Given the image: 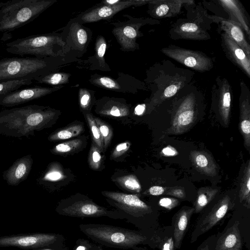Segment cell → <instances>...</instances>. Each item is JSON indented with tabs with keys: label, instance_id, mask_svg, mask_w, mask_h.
<instances>
[{
	"label": "cell",
	"instance_id": "cell-1",
	"mask_svg": "<svg viewBox=\"0 0 250 250\" xmlns=\"http://www.w3.org/2000/svg\"><path fill=\"white\" fill-rule=\"evenodd\" d=\"M60 112L49 106L37 104L0 111V134L21 138L34 136L35 131L51 127Z\"/></svg>",
	"mask_w": 250,
	"mask_h": 250
},
{
	"label": "cell",
	"instance_id": "cell-2",
	"mask_svg": "<svg viewBox=\"0 0 250 250\" xmlns=\"http://www.w3.org/2000/svg\"><path fill=\"white\" fill-rule=\"evenodd\" d=\"M148 83L152 91L150 104H157L174 96L192 82L194 72L178 67L169 60L155 63L149 70Z\"/></svg>",
	"mask_w": 250,
	"mask_h": 250
},
{
	"label": "cell",
	"instance_id": "cell-3",
	"mask_svg": "<svg viewBox=\"0 0 250 250\" xmlns=\"http://www.w3.org/2000/svg\"><path fill=\"white\" fill-rule=\"evenodd\" d=\"M56 0H11L0 2V32L13 31L31 22Z\"/></svg>",
	"mask_w": 250,
	"mask_h": 250
},
{
	"label": "cell",
	"instance_id": "cell-4",
	"mask_svg": "<svg viewBox=\"0 0 250 250\" xmlns=\"http://www.w3.org/2000/svg\"><path fill=\"white\" fill-rule=\"evenodd\" d=\"M6 46V51L10 54L43 58L61 55L66 44L60 36L51 33L17 39Z\"/></svg>",
	"mask_w": 250,
	"mask_h": 250
},
{
	"label": "cell",
	"instance_id": "cell-5",
	"mask_svg": "<svg viewBox=\"0 0 250 250\" xmlns=\"http://www.w3.org/2000/svg\"><path fill=\"white\" fill-rule=\"evenodd\" d=\"M52 57H35L4 58L0 60V83L32 80L50 73Z\"/></svg>",
	"mask_w": 250,
	"mask_h": 250
},
{
	"label": "cell",
	"instance_id": "cell-6",
	"mask_svg": "<svg viewBox=\"0 0 250 250\" xmlns=\"http://www.w3.org/2000/svg\"><path fill=\"white\" fill-rule=\"evenodd\" d=\"M194 3L193 0L184 7L188 11L187 18L179 19L171 24L168 32L171 39L206 41L211 38L208 30L212 22L206 17V10L199 4L193 8Z\"/></svg>",
	"mask_w": 250,
	"mask_h": 250
},
{
	"label": "cell",
	"instance_id": "cell-7",
	"mask_svg": "<svg viewBox=\"0 0 250 250\" xmlns=\"http://www.w3.org/2000/svg\"><path fill=\"white\" fill-rule=\"evenodd\" d=\"M81 230L93 240L106 247L133 248L143 243L146 237L127 229L102 224H82Z\"/></svg>",
	"mask_w": 250,
	"mask_h": 250
},
{
	"label": "cell",
	"instance_id": "cell-8",
	"mask_svg": "<svg viewBox=\"0 0 250 250\" xmlns=\"http://www.w3.org/2000/svg\"><path fill=\"white\" fill-rule=\"evenodd\" d=\"M160 51L168 58L198 72L208 71L214 66V59L200 51L186 49L173 44L164 47Z\"/></svg>",
	"mask_w": 250,
	"mask_h": 250
},
{
	"label": "cell",
	"instance_id": "cell-9",
	"mask_svg": "<svg viewBox=\"0 0 250 250\" xmlns=\"http://www.w3.org/2000/svg\"><path fill=\"white\" fill-rule=\"evenodd\" d=\"M59 213L62 215L76 217H98L108 216L119 218L113 211L99 206L89 199L75 201L61 205L58 209Z\"/></svg>",
	"mask_w": 250,
	"mask_h": 250
},
{
	"label": "cell",
	"instance_id": "cell-10",
	"mask_svg": "<svg viewBox=\"0 0 250 250\" xmlns=\"http://www.w3.org/2000/svg\"><path fill=\"white\" fill-rule=\"evenodd\" d=\"M102 193L110 204L133 216L140 217L150 211V207L136 194L109 191Z\"/></svg>",
	"mask_w": 250,
	"mask_h": 250
},
{
	"label": "cell",
	"instance_id": "cell-11",
	"mask_svg": "<svg viewBox=\"0 0 250 250\" xmlns=\"http://www.w3.org/2000/svg\"><path fill=\"white\" fill-rule=\"evenodd\" d=\"M62 86H34L19 89L14 91L0 96V105L12 107L43 97L58 90Z\"/></svg>",
	"mask_w": 250,
	"mask_h": 250
},
{
	"label": "cell",
	"instance_id": "cell-12",
	"mask_svg": "<svg viewBox=\"0 0 250 250\" xmlns=\"http://www.w3.org/2000/svg\"><path fill=\"white\" fill-rule=\"evenodd\" d=\"M57 235L50 233H33L0 237V247L37 248L49 246L57 240Z\"/></svg>",
	"mask_w": 250,
	"mask_h": 250
},
{
	"label": "cell",
	"instance_id": "cell-13",
	"mask_svg": "<svg viewBox=\"0 0 250 250\" xmlns=\"http://www.w3.org/2000/svg\"><path fill=\"white\" fill-rule=\"evenodd\" d=\"M146 24H159L160 21L150 18L141 19L135 22L115 28L113 33L124 50H134L138 48L136 43L137 38L142 35L139 32V29Z\"/></svg>",
	"mask_w": 250,
	"mask_h": 250
},
{
	"label": "cell",
	"instance_id": "cell-14",
	"mask_svg": "<svg viewBox=\"0 0 250 250\" xmlns=\"http://www.w3.org/2000/svg\"><path fill=\"white\" fill-rule=\"evenodd\" d=\"M150 0H127L114 5H104L91 9L82 15L80 21L83 23H90L110 18L123 9L131 6H141L148 4Z\"/></svg>",
	"mask_w": 250,
	"mask_h": 250
},
{
	"label": "cell",
	"instance_id": "cell-15",
	"mask_svg": "<svg viewBox=\"0 0 250 250\" xmlns=\"http://www.w3.org/2000/svg\"><path fill=\"white\" fill-rule=\"evenodd\" d=\"M220 42L226 57L250 78V56L224 32L221 33Z\"/></svg>",
	"mask_w": 250,
	"mask_h": 250
},
{
	"label": "cell",
	"instance_id": "cell-16",
	"mask_svg": "<svg viewBox=\"0 0 250 250\" xmlns=\"http://www.w3.org/2000/svg\"><path fill=\"white\" fill-rule=\"evenodd\" d=\"M192 1L190 0H150L147 13L153 19L159 20L177 16L182 8Z\"/></svg>",
	"mask_w": 250,
	"mask_h": 250
},
{
	"label": "cell",
	"instance_id": "cell-17",
	"mask_svg": "<svg viewBox=\"0 0 250 250\" xmlns=\"http://www.w3.org/2000/svg\"><path fill=\"white\" fill-rule=\"evenodd\" d=\"M211 22L218 25L219 31L226 33L250 56V44L247 42L243 30L238 23L224 18L206 13Z\"/></svg>",
	"mask_w": 250,
	"mask_h": 250
},
{
	"label": "cell",
	"instance_id": "cell-18",
	"mask_svg": "<svg viewBox=\"0 0 250 250\" xmlns=\"http://www.w3.org/2000/svg\"><path fill=\"white\" fill-rule=\"evenodd\" d=\"M33 163L31 154L17 159L8 169L3 172V179L9 186H18L27 179L31 170Z\"/></svg>",
	"mask_w": 250,
	"mask_h": 250
},
{
	"label": "cell",
	"instance_id": "cell-19",
	"mask_svg": "<svg viewBox=\"0 0 250 250\" xmlns=\"http://www.w3.org/2000/svg\"><path fill=\"white\" fill-rule=\"evenodd\" d=\"M229 203L228 197L219 201L208 213L201 217L196 226L195 230L196 231L193 234L200 235L214 227L226 214Z\"/></svg>",
	"mask_w": 250,
	"mask_h": 250
},
{
	"label": "cell",
	"instance_id": "cell-20",
	"mask_svg": "<svg viewBox=\"0 0 250 250\" xmlns=\"http://www.w3.org/2000/svg\"><path fill=\"white\" fill-rule=\"evenodd\" d=\"M217 3L228 13V20L238 23L250 39V21L246 11L238 0H218Z\"/></svg>",
	"mask_w": 250,
	"mask_h": 250
},
{
	"label": "cell",
	"instance_id": "cell-21",
	"mask_svg": "<svg viewBox=\"0 0 250 250\" xmlns=\"http://www.w3.org/2000/svg\"><path fill=\"white\" fill-rule=\"evenodd\" d=\"M239 223H235L218 239L214 250H242L243 243L239 229Z\"/></svg>",
	"mask_w": 250,
	"mask_h": 250
},
{
	"label": "cell",
	"instance_id": "cell-22",
	"mask_svg": "<svg viewBox=\"0 0 250 250\" xmlns=\"http://www.w3.org/2000/svg\"><path fill=\"white\" fill-rule=\"evenodd\" d=\"M240 95L239 97L241 117L244 119L240 125L241 130L249 142L250 134V122L249 115L250 111V90L242 80L240 83Z\"/></svg>",
	"mask_w": 250,
	"mask_h": 250
},
{
	"label": "cell",
	"instance_id": "cell-23",
	"mask_svg": "<svg viewBox=\"0 0 250 250\" xmlns=\"http://www.w3.org/2000/svg\"><path fill=\"white\" fill-rule=\"evenodd\" d=\"M193 211V208L183 209L177 214L173 232L174 245L177 249H179L181 246L189 219Z\"/></svg>",
	"mask_w": 250,
	"mask_h": 250
},
{
	"label": "cell",
	"instance_id": "cell-24",
	"mask_svg": "<svg viewBox=\"0 0 250 250\" xmlns=\"http://www.w3.org/2000/svg\"><path fill=\"white\" fill-rule=\"evenodd\" d=\"M84 130L83 123L76 122L51 133L48 137L50 141H56L75 137Z\"/></svg>",
	"mask_w": 250,
	"mask_h": 250
},
{
	"label": "cell",
	"instance_id": "cell-25",
	"mask_svg": "<svg viewBox=\"0 0 250 250\" xmlns=\"http://www.w3.org/2000/svg\"><path fill=\"white\" fill-rule=\"evenodd\" d=\"M85 144L84 139H72L56 145L50 151L53 154L62 156L73 155L81 151Z\"/></svg>",
	"mask_w": 250,
	"mask_h": 250
},
{
	"label": "cell",
	"instance_id": "cell-26",
	"mask_svg": "<svg viewBox=\"0 0 250 250\" xmlns=\"http://www.w3.org/2000/svg\"><path fill=\"white\" fill-rule=\"evenodd\" d=\"M99 113L104 116L122 117L128 115L129 110L126 104L111 100L100 108Z\"/></svg>",
	"mask_w": 250,
	"mask_h": 250
},
{
	"label": "cell",
	"instance_id": "cell-27",
	"mask_svg": "<svg viewBox=\"0 0 250 250\" xmlns=\"http://www.w3.org/2000/svg\"><path fill=\"white\" fill-rule=\"evenodd\" d=\"M70 74L66 73H50L34 79L33 81L39 83H45L51 85H59L69 82Z\"/></svg>",
	"mask_w": 250,
	"mask_h": 250
},
{
	"label": "cell",
	"instance_id": "cell-28",
	"mask_svg": "<svg viewBox=\"0 0 250 250\" xmlns=\"http://www.w3.org/2000/svg\"><path fill=\"white\" fill-rule=\"evenodd\" d=\"M70 35L76 46L83 49L88 40L87 32L84 28L79 23H73L70 26Z\"/></svg>",
	"mask_w": 250,
	"mask_h": 250
},
{
	"label": "cell",
	"instance_id": "cell-29",
	"mask_svg": "<svg viewBox=\"0 0 250 250\" xmlns=\"http://www.w3.org/2000/svg\"><path fill=\"white\" fill-rule=\"evenodd\" d=\"M64 178V175L60 166L57 163H52L48 166L46 171L39 179L40 183L57 182Z\"/></svg>",
	"mask_w": 250,
	"mask_h": 250
},
{
	"label": "cell",
	"instance_id": "cell-30",
	"mask_svg": "<svg viewBox=\"0 0 250 250\" xmlns=\"http://www.w3.org/2000/svg\"><path fill=\"white\" fill-rule=\"evenodd\" d=\"M85 117L91 133L92 142L97 146L101 152H104L103 139L95 121L94 117L90 113L85 114Z\"/></svg>",
	"mask_w": 250,
	"mask_h": 250
},
{
	"label": "cell",
	"instance_id": "cell-31",
	"mask_svg": "<svg viewBox=\"0 0 250 250\" xmlns=\"http://www.w3.org/2000/svg\"><path fill=\"white\" fill-rule=\"evenodd\" d=\"M116 182L126 190L139 192L141 186L137 177L133 174L125 175L116 178Z\"/></svg>",
	"mask_w": 250,
	"mask_h": 250
},
{
	"label": "cell",
	"instance_id": "cell-32",
	"mask_svg": "<svg viewBox=\"0 0 250 250\" xmlns=\"http://www.w3.org/2000/svg\"><path fill=\"white\" fill-rule=\"evenodd\" d=\"M33 83L32 80H13L0 83V96L5 95L20 89L21 87L29 85Z\"/></svg>",
	"mask_w": 250,
	"mask_h": 250
},
{
	"label": "cell",
	"instance_id": "cell-33",
	"mask_svg": "<svg viewBox=\"0 0 250 250\" xmlns=\"http://www.w3.org/2000/svg\"><path fill=\"white\" fill-rule=\"evenodd\" d=\"M94 119L100 130L103 141L104 151H105L108 147L112 137V129L107 123L99 118L94 117Z\"/></svg>",
	"mask_w": 250,
	"mask_h": 250
},
{
	"label": "cell",
	"instance_id": "cell-34",
	"mask_svg": "<svg viewBox=\"0 0 250 250\" xmlns=\"http://www.w3.org/2000/svg\"><path fill=\"white\" fill-rule=\"evenodd\" d=\"M102 162L101 152L97 146L92 142L89 150L88 163L90 167L94 170H98Z\"/></svg>",
	"mask_w": 250,
	"mask_h": 250
},
{
	"label": "cell",
	"instance_id": "cell-35",
	"mask_svg": "<svg viewBox=\"0 0 250 250\" xmlns=\"http://www.w3.org/2000/svg\"><path fill=\"white\" fill-rule=\"evenodd\" d=\"M91 83L110 90H118L120 88L118 83L108 77L100 76L93 79Z\"/></svg>",
	"mask_w": 250,
	"mask_h": 250
},
{
	"label": "cell",
	"instance_id": "cell-36",
	"mask_svg": "<svg viewBox=\"0 0 250 250\" xmlns=\"http://www.w3.org/2000/svg\"><path fill=\"white\" fill-rule=\"evenodd\" d=\"M106 48V42L104 38L102 36H99L95 44L96 55L100 65L104 67L105 66L104 56Z\"/></svg>",
	"mask_w": 250,
	"mask_h": 250
},
{
	"label": "cell",
	"instance_id": "cell-37",
	"mask_svg": "<svg viewBox=\"0 0 250 250\" xmlns=\"http://www.w3.org/2000/svg\"><path fill=\"white\" fill-rule=\"evenodd\" d=\"M79 104L81 108L83 110H87L91 103V95L90 92L83 88H81L79 93Z\"/></svg>",
	"mask_w": 250,
	"mask_h": 250
},
{
	"label": "cell",
	"instance_id": "cell-38",
	"mask_svg": "<svg viewBox=\"0 0 250 250\" xmlns=\"http://www.w3.org/2000/svg\"><path fill=\"white\" fill-rule=\"evenodd\" d=\"M130 143L129 142H125L117 145L113 150L111 156V159H116L123 155L129 149Z\"/></svg>",
	"mask_w": 250,
	"mask_h": 250
},
{
	"label": "cell",
	"instance_id": "cell-39",
	"mask_svg": "<svg viewBox=\"0 0 250 250\" xmlns=\"http://www.w3.org/2000/svg\"><path fill=\"white\" fill-rule=\"evenodd\" d=\"M212 195L210 193L206 194L203 192L199 194L195 207L196 212L200 211L209 203L212 199Z\"/></svg>",
	"mask_w": 250,
	"mask_h": 250
},
{
	"label": "cell",
	"instance_id": "cell-40",
	"mask_svg": "<svg viewBox=\"0 0 250 250\" xmlns=\"http://www.w3.org/2000/svg\"><path fill=\"white\" fill-rule=\"evenodd\" d=\"M177 203L176 200L169 198H163L159 201L160 205L167 209L174 208L176 206Z\"/></svg>",
	"mask_w": 250,
	"mask_h": 250
},
{
	"label": "cell",
	"instance_id": "cell-41",
	"mask_svg": "<svg viewBox=\"0 0 250 250\" xmlns=\"http://www.w3.org/2000/svg\"><path fill=\"white\" fill-rule=\"evenodd\" d=\"M195 162L196 165L201 168L207 167L208 164V158L205 155L201 154L196 156Z\"/></svg>",
	"mask_w": 250,
	"mask_h": 250
},
{
	"label": "cell",
	"instance_id": "cell-42",
	"mask_svg": "<svg viewBox=\"0 0 250 250\" xmlns=\"http://www.w3.org/2000/svg\"><path fill=\"white\" fill-rule=\"evenodd\" d=\"M164 192V188L162 187L154 186L149 189V192L152 195H160Z\"/></svg>",
	"mask_w": 250,
	"mask_h": 250
},
{
	"label": "cell",
	"instance_id": "cell-43",
	"mask_svg": "<svg viewBox=\"0 0 250 250\" xmlns=\"http://www.w3.org/2000/svg\"><path fill=\"white\" fill-rule=\"evenodd\" d=\"M163 153L167 156H173L177 154L176 150L173 147L168 146L162 149Z\"/></svg>",
	"mask_w": 250,
	"mask_h": 250
},
{
	"label": "cell",
	"instance_id": "cell-44",
	"mask_svg": "<svg viewBox=\"0 0 250 250\" xmlns=\"http://www.w3.org/2000/svg\"><path fill=\"white\" fill-rule=\"evenodd\" d=\"M174 247V240L172 237L167 239L163 244L162 250H173Z\"/></svg>",
	"mask_w": 250,
	"mask_h": 250
},
{
	"label": "cell",
	"instance_id": "cell-45",
	"mask_svg": "<svg viewBox=\"0 0 250 250\" xmlns=\"http://www.w3.org/2000/svg\"><path fill=\"white\" fill-rule=\"evenodd\" d=\"M146 105L144 104H138L134 109V114L138 116L142 115L146 110Z\"/></svg>",
	"mask_w": 250,
	"mask_h": 250
},
{
	"label": "cell",
	"instance_id": "cell-46",
	"mask_svg": "<svg viewBox=\"0 0 250 250\" xmlns=\"http://www.w3.org/2000/svg\"><path fill=\"white\" fill-rule=\"evenodd\" d=\"M121 1L120 0H106L103 1L104 5H114Z\"/></svg>",
	"mask_w": 250,
	"mask_h": 250
},
{
	"label": "cell",
	"instance_id": "cell-47",
	"mask_svg": "<svg viewBox=\"0 0 250 250\" xmlns=\"http://www.w3.org/2000/svg\"><path fill=\"white\" fill-rule=\"evenodd\" d=\"M90 248H91V246H89V248H86L84 244L82 243L81 245H79L75 250H91Z\"/></svg>",
	"mask_w": 250,
	"mask_h": 250
},
{
	"label": "cell",
	"instance_id": "cell-48",
	"mask_svg": "<svg viewBox=\"0 0 250 250\" xmlns=\"http://www.w3.org/2000/svg\"><path fill=\"white\" fill-rule=\"evenodd\" d=\"M199 250H208V247L206 246V247L202 248Z\"/></svg>",
	"mask_w": 250,
	"mask_h": 250
},
{
	"label": "cell",
	"instance_id": "cell-49",
	"mask_svg": "<svg viewBox=\"0 0 250 250\" xmlns=\"http://www.w3.org/2000/svg\"><path fill=\"white\" fill-rule=\"evenodd\" d=\"M53 250V249H42V250Z\"/></svg>",
	"mask_w": 250,
	"mask_h": 250
}]
</instances>
